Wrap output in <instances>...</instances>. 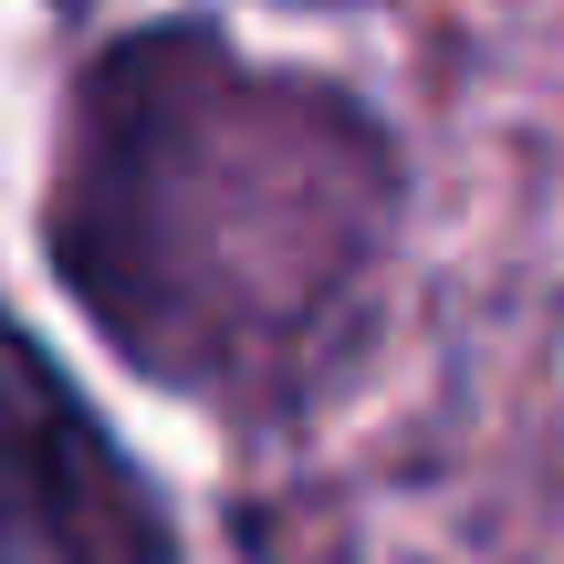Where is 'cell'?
I'll use <instances>...</instances> for the list:
<instances>
[{
  "label": "cell",
  "mask_w": 564,
  "mask_h": 564,
  "mask_svg": "<svg viewBox=\"0 0 564 564\" xmlns=\"http://www.w3.org/2000/svg\"><path fill=\"white\" fill-rule=\"evenodd\" d=\"M0 564H178L147 470L21 324H0Z\"/></svg>",
  "instance_id": "7a4b0ae2"
},
{
  "label": "cell",
  "mask_w": 564,
  "mask_h": 564,
  "mask_svg": "<svg viewBox=\"0 0 564 564\" xmlns=\"http://www.w3.org/2000/svg\"><path fill=\"white\" fill-rule=\"evenodd\" d=\"M387 230V147L356 105L251 74L220 32H147L95 63L63 158V272L167 387L293 366Z\"/></svg>",
  "instance_id": "6da1fadb"
}]
</instances>
